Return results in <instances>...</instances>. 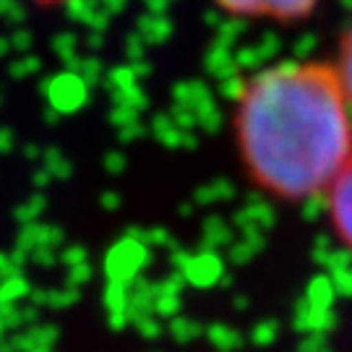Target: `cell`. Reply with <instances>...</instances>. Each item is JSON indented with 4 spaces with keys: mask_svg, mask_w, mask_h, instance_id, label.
Wrapping results in <instances>:
<instances>
[{
    "mask_svg": "<svg viewBox=\"0 0 352 352\" xmlns=\"http://www.w3.org/2000/svg\"><path fill=\"white\" fill-rule=\"evenodd\" d=\"M235 146L258 190L302 201L331 186L352 154V107L337 68L289 60L253 74L235 100Z\"/></svg>",
    "mask_w": 352,
    "mask_h": 352,
    "instance_id": "cell-1",
    "label": "cell"
},
{
    "mask_svg": "<svg viewBox=\"0 0 352 352\" xmlns=\"http://www.w3.org/2000/svg\"><path fill=\"white\" fill-rule=\"evenodd\" d=\"M214 6L227 16L245 21H300L316 11L318 0H214Z\"/></svg>",
    "mask_w": 352,
    "mask_h": 352,
    "instance_id": "cell-2",
    "label": "cell"
},
{
    "mask_svg": "<svg viewBox=\"0 0 352 352\" xmlns=\"http://www.w3.org/2000/svg\"><path fill=\"white\" fill-rule=\"evenodd\" d=\"M329 222L342 245L352 253V154L327 188Z\"/></svg>",
    "mask_w": 352,
    "mask_h": 352,
    "instance_id": "cell-3",
    "label": "cell"
},
{
    "mask_svg": "<svg viewBox=\"0 0 352 352\" xmlns=\"http://www.w3.org/2000/svg\"><path fill=\"white\" fill-rule=\"evenodd\" d=\"M334 68H337L342 89H344V94H347L350 107H352V21H350V26L344 29V37H342V45H340V60H337Z\"/></svg>",
    "mask_w": 352,
    "mask_h": 352,
    "instance_id": "cell-4",
    "label": "cell"
},
{
    "mask_svg": "<svg viewBox=\"0 0 352 352\" xmlns=\"http://www.w3.org/2000/svg\"><path fill=\"white\" fill-rule=\"evenodd\" d=\"M24 3L32 8H39V11H60V8H68L78 0H24Z\"/></svg>",
    "mask_w": 352,
    "mask_h": 352,
    "instance_id": "cell-5",
    "label": "cell"
}]
</instances>
